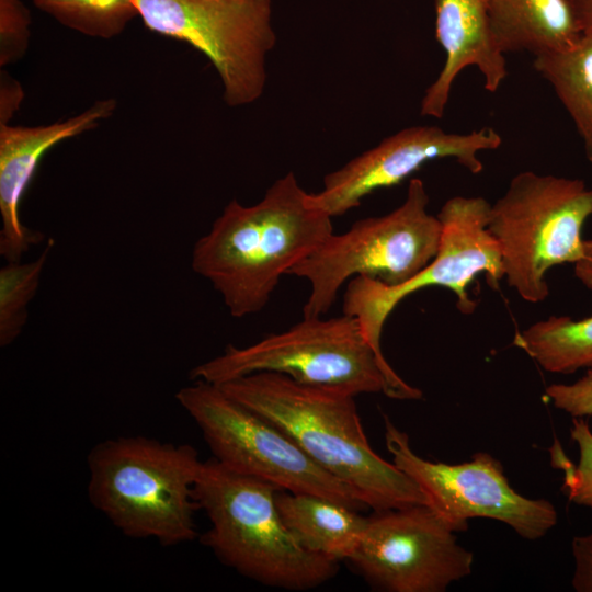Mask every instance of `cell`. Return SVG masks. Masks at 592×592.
Returning a JSON list of instances; mask_svg holds the SVG:
<instances>
[{"mask_svg": "<svg viewBox=\"0 0 592 592\" xmlns=\"http://www.w3.org/2000/svg\"><path fill=\"white\" fill-rule=\"evenodd\" d=\"M574 274L592 292V240H584L583 255L574 263Z\"/></svg>", "mask_w": 592, "mask_h": 592, "instance_id": "28", "label": "cell"}, {"mask_svg": "<svg viewBox=\"0 0 592 592\" xmlns=\"http://www.w3.org/2000/svg\"><path fill=\"white\" fill-rule=\"evenodd\" d=\"M429 202L423 181L413 178L396 209L330 235L293 266L287 275L305 278L310 285L303 317L325 315L341 287L355 276L397 286L421 272L437 254L443 232L437 215L428 212Z\"/></svg>", "mask_w": 592, "mask_h": 592, "instance_id": "7", "label": "cell"}, {"mask_svg": "<svg viewBox=\"0 0 592 592\" xmlns=\"http://www.w3.org/2000/svg\"><path fill=\"white\" fill-rule=\"evenodd\" d=\"M54 247L49 240L33 261L7 262L0 270V345L11 344L27 318V305L38 289L41 276Z\"/></svg>", "mask_w": 592, "mask_h": 592, "instance_id": "21", "label": "cell"}, {"mask_svg": "<svg viewBox=\"0 0 592 592\" xmlns=\"http://www.w3.org/2000/svg\"><path fill=\"white\" fill-rule=\"evenodd\" d=\"M435 37L445 52V62L425 90L421 115H444L452 87L468 67L479 70L487 91L500 88L508 76L506 61L490 30L488 0H435Z\"/></svg>", "mask_w": 592, "mask_h": 592, "instance_id": "15", "label": "cell"}, {"mask_svg": "<svg viewBox=\"0 0 592 592\" xmlns=\"http://www.w3.org/2000/svg\"><path fill=\"white\" fill-rule=\"evenodd\" d=\"M218 386L280 428L321 468L350 486L367 508L426 504L418 485L371 447L355 396L271 372Z\"/></svg>", "mask_w": 592, "mask_h": 592, "instance_id": "2", "label": "cell"}, {"mask_svg": "<svg viewBox=\"0 0 592 592\" xmlns=\"http://www.w3.org/2000/svg\"><path fill=\"white\" fill-rule=\"evenodd\" d=\"M195 448L146 436H118L88 454V497L122 534L175 546L196 537Z\"/></svg>", "mask_w": 592, "mask_h": 592, "instance_id": "3", "label": "cell"}, {"mask_svg": "<svg viewBox=\"0 0 592 592\" xmlns=\"http://www.w3.org/2000/svg\"><path fill=\"white\" fill-rule=\"evenodd\" d=\"M271 372L300 384L353 396L383 392L417 400L422 391L407 384L367 341L357 318L303 317L289 329L225 352L194 367L191 378L220 385L246 375Z\"/></svg>", "mask_w": 592, "mask_h": 592, "instance_id": "5", "label": "cell"}, {"mask_svg": "<svg viewBox=\"0 0 592 592\" xmlns=\"http://www.w3.org/2000/svg\"><path fill=\"white\" fill-rule=\"evenodd\" d=\"M31 15L21 0H0V66L21 58L29 44Z\"/></svg>", "mask_w": 592, "mask_h": 592, "instance_id": "23", "label": "cell"}, {"mask_svg": "<svg viewBox=\"0 0 592 592\" xmlns=\"http://www.w3.org/2000/svg\"><path fill=\"white\" fill-rule=\"evenodd\" d=\"M533 67L570 115L592 163V38L583 36L570 49L535 56Z\"/></svg>", "mask_w": 592, "mask_h": 592, "instance_id": "18", "label": "cell"}, {"mask_svg": "<svg viewBox=\"0 0 592 592\" xmlns=\"http://www.w3.org/2000/svg\"><path fill=\"white\" fill-rule=\"evenodd\" d=\"M1 98H0V124H8V121L19 110L23 99L21 86L1 75Z\"/></svg>", "mask_w": 592, "mask_h": 592, "instance_id": "26", "label": "cell"}, {"mask_svg": "<svg viewBox=\"0 0 592 592\" xmlns=\"http://www.w3.org/2000/svg\"><path fill=\"white\" fill-rule=\"evenodd\" d=\"M499 49L535 56L574 47L583 35L567 0H488Z\"/></svg>", "mask_w": 592, "mask_h": 592, "instance_id": "16", "label": "cell"}, {"mask_svg": "<svg viewBox=\"0 0 592 592\" xmlns=\"http://www.w3.org/2000/svg\"><path fill=\"white\" fill-rule=\"evenodd\" d=\"M545 396L553 406L572 418L592 415V367L571 384H551Z\"/></svg>", "mask_w": 592, "mask_h": 592, "instance_id": "24", "label": "cell"}, {"mask_svg": "<svg viewBox=\"0 0 592 592\" xmlns=\"http://www.w3.org/2000/svg\"><path fill=\"white\" fill-rule=\"evenodd\" d=\"M570 436L578 446L579 462L566 475L571 502L592 510V430L584 418H572Z\"/></svg>", "mask_w": 592, "mask_h": 592, "instance_id": "22", "label": "cell"}, {"mask_svg": "<svg viewBox=\"0 0 592 592\" xmlns=\"http://www.w3.org/2000/svg\"><path fill=\"white\" fill-rule=\"evenodd\" d=\"M582 35L592 38V0H567Z\"/></svg>", "mask_w": 592, "mask_h": 592, "instance_id": "27", "label": "cell"}, {"mask_svg": "<svg viewBox=\"0 0 592 592\" xmlns=\"http://www.w3.org/2000/svg\"><path fill=\"white\" fill-rule=\"evenodd\" d=\"M571 550L574 559L572 587L577 592H592V531L573 537Z\"/></svg>", "mask_w": 592, "mask_h": 592, "instance_id": "25", "label": "cell"}, {"mask_svg": "<svg viewBox=\"0 0 592 592\" xmlns=\"http://www.w3.org/2000/svg\"><path fill=\"white\" fill-rule=\"evenodd\" d=\"M455 533L426 504L375 511L349 561L382 591L443 592L473 571Z\"/></svg>", "mask_w": 592, "mask_h": 592, "instance_id": "12", "label": "cell"}, {"mask_svg": "<svg viewBox=\"0 0 592 592\" xmlns=\"http://www.w3.org/2000/svg\"><path fill=\"white\" fill-rule=\"evenodd\" d=\"M61 24L102 38L119 34L138 15L136 0H32Z\"/></svg>", "mask_w": 592, "mask_h": 592, "instance_id": "20", "label": "cell"}, {"mask_svg": "<svg viewBox=\"0 0 592 592\" xmlns=\"http://www.w3.org/2000/svg\"><path fill=\"white\" fill-rule=\"evenodd\" d=\"M276 505L304 549L337 562L352 558L368 521L357 510L311 493L278 490Z\"/></svg>", "mask_w": 592, "mask_h": 592, "instance_id": "17", "label": "cell"}, {"mask_svg": "<svg viewBox=\"0 0 592 592\" xmlns=\"http://www.w3.org/2000/svg\"><path fill=\"white\" fill-rule=\"evenodd\" d=\"M200 428L214 459L225 467L293 493H311L354 510L367 508L346 483L315 463L274 423L228 396L218 385L196 380L175 394Z\"/></svg>", "mask_w": 592, "mask_h": 592, "instance_id": "8", "label": "cell"}, {"mask_svg": "<svg viewBox=\"0 0 592 592\" xmlns=\"http://www.w3.org/2000/svg\"><path fill=\"white\" fill-rule=\"evenodd\" d=\"M332 234V217L288 172L252 206L230 201L194 244L192 269L243 318L261 311L281 277Z\"/></svg>", "mask_w": 592, "mask_h": 592, "instance_id": "1", "label": "cell"}, {"mask_svg": "<svg viewBox=\"0 0 592 592\" xmlns=\"http://www.w3.org/2000/svg\"><path fill=\"white\" fill-rule=\"evenodd\" d=\"M151 31L201 50L217 70L229 106L257 101L275 46L271 0H136Z\"/></svg>", "mask_w": 592, "mask_h": 592, "instance_id": "9", "label": "cell"}, {"mask_svg": "<svg viewBox=\"0 0 592 592\" xmlns=\"http://www.w3.org/2000/svg\"><path fill=\"white\" fill-rule=\"evenodd\" d=\"M591 216L592 189L580 179L533 171L511 179L490 206L488 229L500 248L503 278L522 299L545 300L547 272L582 258V228Z\"/></svg>", "mask_w": 592, "mask_h": 592, "instance_id": "6", "label": "cell"}, {"mask_svg": "<svg viewBox=\"0 0 592 592\" xmlns=\"http://www.w3.org/2000/svg\"><path fill=\"white\" fill-rule=\"evenodd\" d=\"M514 344L543 369L572 374L592 367V316H550L517 332Z\"/></svg>", "mask_w": 592, "mask_h": 592, "instance_id": "19", "label": "cell"}, {"mask_svg": "<svg viewBox=\"0 0 592 592\" xmlns=\"http://www.w3.org/2000/svg\"><path fill=\"white\" fill-rule=\"evenodd\" d=\"M501 144V136L492 127L466 134L448 133L434 125L407 127L328 173L322 190L310 193V201L332 218L342 216L360 206L365 196L401 183L433 160L453 159L478 174L483 169L479 153L496 150Z\"/></svg>", "mask_w": 592, "mask_h": 592, "instance_id": "13", "label": "cell"}, {"mask_svg": "<svg viewBox=\"0 0 592 592\" xmlns=\"http://www.w3.org/2000/svg\"><path fill=\"white\" fill-rule=\"evenodd\" d=\"M113 99L95 102L67 121L46 126L0 124V254L7 262L21 261L43 235L25 227L20 218L21 200L42 157L55 145L98 126L115 111Z\"/></svg>", "mask_w": 592, "mask_h": 592, "instance_id": "14", "label": "cell"}, {"mask_svg": "<svg viewBox=\"0 0 592 592\" xmlns=\"http://www.w3.org/2000/svg\"><path fill=\"white\" fill-rule=\"evenodd\" d=\"M278 490L214 458L203 462L194 485L197 506L210 523L203 543L224 565L259 583L315 589L337 574L339 562L297 543L278 512Z\"/></svg>", "mask_w": 592, "mask_h": 592, "instance_id": "4", "label": "cell"}, {"mask_svg": "<svg viewBox=\"0 0 592 592\" xmlns=\"http://www.w3.org/2000/svg\"><path fill=\"white\" fill-rule=\"evenodd\" d=\"M491 204L481 196H453L441 207L443 232L435 258L415 276L397 286L355 276L348 282L343 314L358 319L362 330L377 355L386 360L380 339L385 322L396 306L410 294L429 286L448 288L457 307L470 314L476 303L467 287L485 273L497 287L504 277L500 248L488 229Z\"/></svg>", "mask_w": 592, "mask_h": 592, "instance_id": "10", "label": "cell"}, {"mask_svg": "<svg viewBox=\"0 0 592 592\" xmlns=\"http://www.w3.org/2000/svg\"><path fill=\"white\" fill-rule=\"evenodd\" d=\"M384 424L392 463L418 485L426 505L453 531H465L470 519L482 517L502 522L522 538L535 540L557 524L554 504L514 490L492 455L479 452L460 464L431 462L413 452L407 433L387 417Z\"/></svg>", "mask_w": 592, "mask_h": 592, "instance_id": "11", "label": "cell"}]
</instances>
